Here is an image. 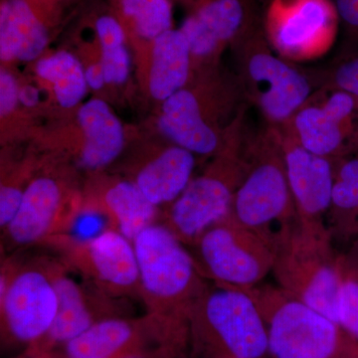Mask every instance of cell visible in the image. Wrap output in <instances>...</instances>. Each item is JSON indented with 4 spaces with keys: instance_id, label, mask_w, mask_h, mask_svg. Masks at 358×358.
<instances>
[{
    "instance_id": "obj_1",
    "label": "cell",
    "mask_w": 358,
    "mask_h": 358,
    "mask_svg": "<svg viewBox=\"0 0 358 358\" xmlns=\"http://www.w3.org/2000/svg\"><path fill=\"white\" fill-rule=\"evenodd\" d=\"M140 273V300L148 319L173 352L188 357L193 312L209 285L189 250L162 222L133 241Z\"/></svg>"
},
{
    "instance_id": "obj_23",
    "label": "cell",
    "mask_w": 358,
    "mask_h": 358,
    "mask_svg": "<svg viewBox=\"0 0 358 358\" xmlns=\"http://www.w3.org/2000/svg\"><path fill=\"white\" fill-rule=\"evenodd\" d=\"M150 45L152 64L148 74V90L152 98L162 103L192 81V51L179 28H173L160 35Z\"/></svg>"
},
{
    "instance_id": "obj_9",
    "label": "cell",
    "mask_w": 358,
    "mask_h": 358,
    "mask_svg": "<svg viewBox=\"0 0 358 358\" xmlns=\"http://www.w3.org/2000/svg\"><path fill=\"white\" fill-rule=\"evenodd\" d=\"M58 298L51 273V257L1 261V336L26 348L37 345L55 320Z\"/></svg>"
},
{
    "instance_id": "obj_4",
    "label": "cell",
    "mask_w": 358,
    "mask_h": 358,
    "mask_svg": "<svg viewBox=\"0 0 358 358\" xmlns=\"http://www.w3.org/2000/svg\"><path fill=\"white\" fill-rule=\"evenodd\" d=\"M247 110L242 113L225 147L203 173L193 178L178 199L162 211L159 222L186 247L229 216L233 199L249 169Z\"/></svg>"
},
{
    "instance_id": "obj_28",
    "label": "cell",
    "mask_w": 358,
    "mask_h": 358,
    "mask_svg": "<svg viewBox=\"0 0 358 358\" xmlns=\"http://www.w3.org/2000/svg\"><path fill=\"white\" fill-rule=\"evenodd\" d=\"M336 324L358 343V275L345 268L336 301Z\"/></svg>"
},
{
    "instance_id": "obj_31",
    "label": "cell",
    "mask_w": 358,
    "mask_h": 358,
    "mask_svg": "<svg viewBox=\"0 0 358 358\" xmlns=\"http://www.w3.org/2000/svg\"><path fill=\"white\" fill-rule=\"evenodd\" d=\"M20 86L13 73L1 69L0 72V114L7 117L15 110L20 103Z\"/></svg>"
},
{
    "instance_id": "obj_16",
    "label": "cell",
    "mask_w": 358,
    "mask_h": 358,
    "mask_svg": "<svg viewBox=\"0 0 358 358\" xmlns=\"http://www.w3.org/2000/svg\"><path fill=\"white\" fill-rule=\"evenodd\" d=\"M261 17L256 0H194L179 27L193 60V72L217 66L220 54Z\"/></svg>"
},
{
    "instance_id": "obj_34",
    "label": "cell",
    "mask_w": 358,
    "mask_h": 358,
    "mask_svg": "<svg viewBox=\"0 0 358 358\" xmlns=\"http://www.w3.org/2000/svg\"><path fill=\"white\" fill-rule=\"evenodd\" d=\"M343 268L348 272L358 275V239L343 253Z\"/></svg>"
},
{
    "instance_id": "obj_15",
    "label": "cell",
    "mask_w": 358,
    "mask_h": 358,
    "mask_svg": "<svg viewBox=\"0 0 358 358\" xmlns=\"http://www.w3.org/2000/svg\"><path fill=\"white\" fill-rule=\"evenodd\" d=\"M51 273L58 310L48 333L37 345L26 348L22 358L56 352L100 320L127 315L120 307L124 300L113 298L88 282H77L59 257H51Z\"/></svg>"
},
{
    "instance_id": "obj_38",
    "label": "cell",
    "mask_w": 358,
    "mask_h": 358,
    "mask_svg": "<svg viewBox=\"0 0 358 358\" xmlns=\"http://www.w3.org/2000/svg\"><path fill=\"white\" fill-rule=\"evenodd\" d=\"M353 157H357V159H358V150H357V152H355V155H353Z\"/></svg>"
},
{
    "instance_id": "obj_33",
    "label": "cell",
    "mask_w": 358,
    "mask_h": 358,
    "mask_svg": "<svg viewBox=\"0 0 358 358\" xmlns=\"http://www.w3.org/2000/svg\"><path fill=\"white\" fill-rule=\"evenodd\" d=\"M38 89L31 85L20 87V103L27 108L35 107L39 103Z\"/></svg>"
},
{
    "instance_id": "obj_24",
    "label": "cell",
    "mask_w": 358,
    "mask_h": 358,
    "mask_svg": "<svg viewBox=\"0 0 358 358\" xmlns=\"http://www.w3.org/2000/svg\"><path fill=\"white\" fill-rule=\"evenodd\" d=\"M336 173L326 224L336 249L348 250L358 239V159H334Z\"/></svg>"
},
{
    "instance_id": "obj_29",
    "label": "cell",
    "mask_w": 358,
    "mask_h": 358,
    "mask_svg": "<svg viewBox=\"0 0 358 358\" xmlns=\"http://www.w3.org/2000/svg\"><path fill=\"white\" fill-rule=\"evenodd\" d=\"M313 76L317 88L334 87L358 96V53L345 56L329 70L313 71Z\"/></svg>"
},
{
    "instance_id": "obj_22",
    "label": "cell",
    "mask_w": 358,
    "mask_h": 358,
    "mask_svg": "<svg viewBox=\"0 0 358 358\" xmlns=\"http://www.w3.org/2000/svg\"><path fill=\"white\" fill-rule=\"evenodd\" d=\"M196 155L171 143L136 167L133 178L150 203L166 208L178 199L194 178Z\"/></svg>"
},
{
    "instance_id": "obj_6",
    "label": "cell",
    "mask_w": 358,
    "mask_h": 358,
    "mask_svg": "<svg viewBox=\"0 0 358 358\" xmlns=\"http://www.w3.org/2000/svg\"><path fill=\"white\" fill-rule=\"evenodd\" d=\"M243 289L267 327L271 358H358V343L345 331L279 286L259 284Z\"/></svg>"
},
{
    "instance_id": "obj_17",
    "label": "cell",
    "mask_w": 358,
    "mask_h": 358,
    "mask_svg": "<svg viewBox=\"0 0 358 358\" xmlns=\"http://www.w3.org/2000/svg\"><path fill=\"white\" fill-rule=\"evenodd\" d=\"M72 0H1L0 58L2 62L38 60Z\"/></svg>"
},
{
    "instance_id": "obj_25",
    "label": "cell",
    "mask_w": 358,
    "mask_h": 358,
    "mask_svg": "<svg viewBox=\"0 0 358 358\" xmlns=\"http://www.w3.org/2000/svg\"><path fill=\"white\" fill-rule=\"evenodd\" d=\"M34 70L63 109H73L84 100L89 88L85 68L71 52L59 50L40 57Z\"/></svg>"
},
{
    "instance_id": "obj_20",
    "label": "cell",
    "mask_w": 358,
    "mask_h": 358,
    "mask_svg": "<svg viewBox=\"0 0 358 358\" xmlns=\"http://www.w3.org/2000/svg\"><path fill=\"white\" fill-rule=\"evenodd\" d=\"M83 215L102 216L108 227L131 242L152 224L159 222L162 210L150 203L129 178H98L83 193Z\"/></svg>"
},
{
    "instance_id": "obj_2",
    "label": "cell",
    "mask_w": 358,
    "mask_h": 358,
    "mask_svg": "<svg viewBox=\"0 0 358 358\" xmlns=\"http://www.w3.org/2000/svg\"><path fill=\"white\" fill-rule=\"evenodd\" d=\"M197 75L194 83L192 79L162 103L159 129L173 145L196 157H215L248 103L236 75L217 69Z\"/></svg>"
},
{
    "instance_id": "obj_36",
    "label": "cell",
    "mask_w": 358,
    "mask_h": 358,
    "mask_svg": "<svg viewBox=\"0 0 358 358\" xmlns=\"http://www.w3.org/2000/svg\"><path fill=\"white\" fill-rule=\"evenodd\" d=\"M31 358H64V357H63L62 353L56 350V352L41 353V355H35Z\"/></svg>"
},
{
    "instance_id": "obj_26",
    "label": "cell",
    "mask_w": 358,
    "mask_h": 358,
    "mask_svg": "<svg viewBox=\"0 0 358 358\" xmlns=\"http://www.w3.org/2000/svg\"><path fill=\"white\" fill-rule=\"evenodd\" d=\"M112 13L128 36L152 44L173 28L171 0H110Z\"/></svg>"
},
{
    "instance_id": "obj_19",
    "label": "cell",
    "mask_w": 358,
    "mask_h": 358,
    "mask_svg": "<svg viewBox=\"0 0 358 358\" xmlns=\"http://www.w3.org/2000/svg\"><path fill=\"white\" fill-rule=\"evenodd\" d=\"M279 128L287 178L298 220L303 223H326L333 196L334 159L313 154L303 148L288 129Z\"/></svg>"
},
{
    "instance_id": "obj_3",
    "label": "cell",
    "mask_w": 358,
    "mask_h": 358,
    "mask_svg": "<svg viewBox=\"0 0 358 358\" xmlns=\"http://www.w3.org/2000/svg\"><path fill=\"white\" fill-rule=\"evenodd\" d=\"M272 274L289 296L336 322L343 258L326 223H303L296 218L282 225L275 232Z\"/></svg>"
},
{
    "instance_id": "obj_13",
    "label": "cell",
    "mask_w": 358,
    "mask_h": 358,
    "mask_svg": "<svg viewBox=\"0 0 358 358\" xmlns=\"http://www.w3.org/2000/svg\"><path fill=\"white\" fill-rule=\"evenodd\" d=\"M63 174L45 171L31 179L20 208L3 231L11 247L43 246L53 238L71 234L83 215V194Z\"/></svg>"
},
{
    "instance_id": "obj_11",
    "label": "cell",
    "mask_w": 358,
    "mask_h": 358,
    "mask_svg": "<svg viewBox=\"0 0 358 358\" xmlns=\"http://www.w3.org/2000/svg\"><path fill=\"white\" fill-rule=\"evenodd\" d=\"M53 250L72 272L103 293L120 300H140V273L133 242L107 228L93 237L72 234L43 245Z\"/></svg>"
},
{
    "instance_id": "obj_27",
    "label": "cell",
    "mask_w": 358,
    "mask_h": 358,
    "mask_svg": "<svg viewBox=\"0 0 358 358\" xmlns=\"http://www.w3.org/2000/svg\"><path fill=\"white\" fill-rule=\"evenodd\" d=\"M94 32L100 46V62L106 82L108 85L126 83L131 74V61L127 47L129 36L124 26L110 11L96 16Z\"/></svg>"
},
{
    "instance_id": "obj_32",
    "label": "cell",
    "mask_w": 358,
    "mask_h": 358,
    "mask_svg": "<svg viewBox=\"0 0 358 358\" xmlns=\"http://www.w3.org/2000/svg\"><path fill=\"white\" fill-rule=\"evenodd\" d=\"M85 76H86L87 85L89 88L95 90V91L103 89V87L107 85L100 61L85 68Z\"/></svg>"
},
{
    "instance_id": "obj_10",
    "label": "cell",
    "mask_w": 358,
    "mask_h": 358,
    "mask_svg": "<svg viewBox=\"0 0 358 358\" xmlns=\"http://www.w3.org/2000/svg\"><path fill=\"white\" fill-rule=\"evenodd\" d=\"M275 234L250 229L230 216L188 247L205 279L235 289L261 284L272 273Z\"/></svg>"
},
{
    "instance_id": "obj_18",
    "label": "cell",
    "mask_w": 358,
    "mask_h": 358,
    "mask_svg": "<svg viewBox=\"0 0 358 358\" xmlns=\"http://www.w3.org/2000/svg\"><path fill=\"white\" fill-rule=\"evenodd\" d=\"M159 350L179 355L166 345L147 315H119L96 322L66 343L61 353L64 358H134Z\"/></svg>"
},
{
    "instance_id": "obj_7",
    "label": "cell",
    "mask_w": 358,
    "mask_h": 358,
    "mask_svg": "<svg viewBox=\"0 0 358 358\" xmlns=\"http://www.w3.org/2000/svg\"><path fill=\"white\" fill-rule=\"evenodd\" d=\"M192 355L199 358H266L267 327L243 289L214 284L201 296L190 327Z\"/></svg>"
},
{
    "instance_id": "obj_12",
    "label": "cell",
    "mask_w": 358,
    "mask_h": 358,
    "mask_svg": "<svg viewBox=\"0 0 358 358\" xmlns=\"http://www.w3.org/2000/svg\"><path fill=\"white\" fill-rule=\"evenodd\" d=\"M262 23L273 50L296 64L326 55L341 21L333 0H270Z\"/></svg>"
},
{
    "instance_id": "obj_35",
    "label": "cell",
    "mask_w": 358,
    "mask_h": 358,
    "mask_svg": "<svg viewBox=\"0 0 358 358\" xmlns=\"http://www.w3.org/2000/svg\"><path fill=\"white\" fill-rule=\"evenodd\" d=\"M134 358H182L178 357L176 353L169 352L166 350H159L157 352L150 353V355H143V357H134Z\"/></svg>"
},
{
    "instance_id": "obj_8",
    "label": "cell",
    "mask_w": 358,
    "mask_h": 358,
    "mask_svg": "<svg viewBox=\"0 0 358 358\" xmlns=\"http://www.w3.org/2000/svg\"><path fill=\"white\" fill-rule=\"evenodd\" d=\"M229 216L245 227L267 234H275V224L280 228L298 218L279 127L265 124L251 131L248 171L233 199Z\"/></svg>"
},
{
    "instance_id": "obj_37",
    "label": "cell",
    "mask_w": 358,
    "mask_h": 358,
    "mask_svg": "<svg viewBox=\"0 0 358 358\" xmlns=\"http://www.w3.org/2000/svg\"><path fill=\"white\" fill-rule=\"evenodd\" d=\"M178 1H180L181 3L185 4V6L189 7V9L192 8L193 2H194V0H178Z\"/></svg>"
},
{
    "instance_id": "obj_30",
    "label": "cell",
    "mask_w": 358,
    "mask_h": 358,
    "mask_svg": "<svg viewBox=\"0 0 358 358\" xmlns=\"http://www.w3.org/2000/svg\"><path fill=\"white\" fill-rule=\"evenodd\" d=\"M343 26L346 43L353 54L358 53V0H333ZM348 55V56H350Z\"/></svg>"
},
{
    "instance_id": "obj_5",
    "label": "cell",
    "mask_w": 358,
    "mask_h": 358,
    "mask_svg": "<svg viewBox=\"0 0 358 358\" xmlns=\"http://www.w3.org/2000/svg\"><path fill=\"white\" fill-rule=\"evenodd\" d=\"M245 100L265 124L282 127L317 89L310 71L278 55L264 32L262 16L231 45Z\"/></svg>"
},
{
    "instance_id": "obj_14",
    "label": "cell",
    "mask_w": 358,
    "mask_h": 358,
    "mask_svg": "<svg viewBox=\"0 0 358 358\" xmlns=\"http://www.w3.org/2000/svg\"><path fill=\"white\" fill-rule=\"evenodd\" d=\"M282 127L313 154L331 159L353 157L358 150V96L319 87Z\"/></svg>"
},
{
    "instance_id": "obj_21",
    "label": "cell",
    "mask_w": 358,
    "mask_h": 358,
    "mask_svg": "<svg viewBox=\"0 0 358 358\" xmlns=\"http://www.w3.org/2000/svg\"><path fill=\"white\" fill-rule=\"evenodd\" d=\"M82 140L75 155L78 166L99 173L119 159L126 143L124 127L102 99H91L78 110Z\"/></svg>"
}]
</instances>
